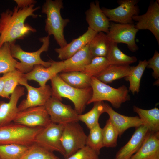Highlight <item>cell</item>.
<instances>
[{
	"mask_svg": "<svg viewBox=\"0 0 159 159\" xmlns=\"http://www.w3.org/2000/svg\"><path fill=\"white\" fill-rule=\"evenodd\" d=\"M52 96L61 101L62 97L69 99L73 103L74 109L79 114L84 110L92 93L91 87L80 89L72 87L64 82L59 74L51 80Z\"/></svg>",
	"mask_w": 159,
	"mask_h": 159,
	"instance_id": "cell-3",
	"label": "cell"
},
{
	"mask_svg": "<svg viewBox=\"0 0 159 159\" xmlns=\"http://www.w3.org/2000/svg\"><path fill=\"white\" fill-rule=\"evenodd\" d=\"M39 7H34V4L20 8L15 6L13 10L7 9L0 15V48L5 43L15 42L23 39L30 32L36 30L25 23L29 16L36 18L34 12Z\"/></svg>",
	"mask_w": 159,
	"mask_h": 159,
	"instance_id": "cell-1",
	"label": "cell"
},
{
	"mask_svg": "<svg viewBox=\"0 0 159 159\" xmlns=\"http://www.w3.org/2000/svg\"><path fill=\"white\" fill-rule=\"evenodd\" d=\"M87 136L78 122L64 125L60 139L66 159L86 146Z\"/></svg>",
	"mask_w": 159,
	"mask_h": 159,
	"instance_id": "cell-7",
	"label": "cell"
},
{
	"mask_svg": "<svg viewBox=\"0 0 159 159\" xmlns=\"http://www.w3.org/2000/svg\"><path fill=\"white\" fill-rule=\"evenodd\" d=\"M139 30L133 24H122L110 22L107 35L110 42L127 44L129 50L135 52L139 48L135 42L136 34Z\"/></svg>",
	"mask_w": 159,
	"mask_h": 159,
	"instance_id": "cell-11",
	"label": "cell"
},
{
	"mask_svg": "<svg viewBox=\"0 0 159 159\" xmlns=\"http://www.w3.org/2000/svg\"><path fill=\"white\" fill-rule=\"evenodd\" d=\"M61 101L51 96L44 106L51 122L64 125L78 122L79 114L77 111L70 105L64 104Z\"/></svg>",
	"mask_w": 159,
	"mask_h": 159,
	"instance_id": "cell-9",
	"label": "cell"
},
{
	"mask_svg": "<svg viewBox=\"0 0 159 159\" xmlns=\"http://www.w3.org/2000/svg\"><path fill=\"white\" fill-rule=\"evenodd\" d=\"M51 61V64L48 67L40 64L34 66L30 72L23 74V78L27 80H33L37 82L40 87L45 86L48 81L58 73L62 72L64 68L63 61Z\"/></svg>",
	"mask_w": 159,
	"mask_h": 159,
	"instance_id": "cell-15",
	"label": "cell"
},
{
	"mask_svg": "<svg viewBox=\"0 0 159 159\" xmlns=\"http://www.w3.org/2000/svg\"><path fill=\"white\" fill-rule=\"evenodd\" d=\"M147 61L140 60L138 64L132 66L130 73L125 77L130 83L129 90L133 94L140 91V82L142 75L147 66Z\"/></svg>",
	"mask_w": 159,
	"mask_h": 159,
	"instance_id": "cell-29",
	"label": "cell"
},
{
	"mask_svg": "<svg viewBox=\"0 0 159 159\" xmlns=\"http://www.w3.org/2000/svg\"><path fill=\"white\" fill-rule=\"evenodd\" d=\"M24 87L17 86L11 94L9 102L0 101V127L13 121L19 112L18 102L24 94Z\"/></svg>",
	"mask_w": 159,
	"mask_h": 159,
	"instance_id": "cell-18",
	"label": "cell"
},
{
	"mask_svg": "<svg viewBox=\"0 0 159 159\" xmlns=\"http://www.w3.org/2000/svg\"><path fill=\"white\" fill-rule=\"evenodd\" d=\"M19 84L26 87L28 94L26 99L23 100L18 106L19 112L29 107L44 106L52 96V88L48 85L44 87H34L29 85L27 80L23 78L19 82Z\"/></svg>",
	"mask_w": 159,
	"mask_h": 159,
	"instance_id": "cell-13",
	"label": "cell"
},
{
	"mask_svg": "<svg viewBox=\"0 0 159 159\" xmlns=\"http://www.w3.org/2000/svg\"><path fill=\"white\" fill-rule=\"evenodd\" d=\"M85 14L88 27L97 32L108 33L110 22L100 8L99 1L91 2L90 8L86 11Z\"/></svg>",
	"mask_w": 159,
	"mask_h": 159,
	"instance_id": "cell-16",
	"label": "cell"
},
{
	"mask_svg": "<svg viewBox=\"0 0 159 159\" xmlns=\"http://www.w3.org/2000/svg\"><path fill=\"white\" fill-rule=\"evenodd\" d=\"M4 77L3 75L0 76V96L2 97L4 87Z\"/></svg>",
	"mask_w": 159,
	"mask_h": 159,
	"instance_id": "cell-40",
	"label": "cell"
},
{
	"mask_svg": "<svg viewBox=\"0 0 159 159\" xmlns=\"http://www.w3.org/2000/svg\"><path fill=\"white\" fill-rule=\"evenodd\" d=\"M30 127L14 122L0 127V145L16 144L29 146L43 129Z\"/></svg>",
	"mask_w": 159,
	"mask_h": 159,
	"instance_id": "cell-6",
	"label": "cell"
},
{
	"mask_svg": "<svg viewBox=\"0 0 159 159\" xmlns=\"http://www.w3.org/2000/svg\"><path fill=\"white\" fill-rule=\"evenodd\" d=\"M148 68H151L153 70L152 75L155 79L159 80V53L155 50L153 57L147 61Z\"/></svg>",
	"mask_w": 159,
	"mask_h": 159,
	"instance_id": "cell-38",
	"label": "cell"
},
{
	"mask_svg": "<svg viewBox=\"0 0 159 159\" xmlns=\"http://www.w3.org/2000/svg\"><path fill=\"white\" fill-rule=\"evenodd\" d=\"M14 1L17 4L16 6L20 8L28 7L36 2V1L33 0H15Z\"/></svg>",
	"mask_w": 159,
	"mask_h": 159,
	"instance_id": "cell-39",
	"label": "cell"
},
{
	"mask_svg": "<svg viewBox=\"0 0 159 159\" xmlns=\"http://www.w3.org/2000/svg\"><path fill=\"white\" fill-rule=\"evenodd\" d=\"M29 147L12 144L0 145V159H21Z\"/></svg>",
	"mask_w": 159,
	"mask_h": 159,
	"instance_id": "cell-32",
	"label": "cell"
},
{
	"mask_svg": "<svg viewBox=\"0 0 159 159\" xmlns=\"http://www.w3.org/2000/svg\"><path fill=\"white\" fill-rule=\"evenodd\" d=\"M23 73L17 69L3 74L4 77L2 97L9 99V95L14 92L22 78Z\"/></svg>",
	"mask_w": 159,
	"mask_h": 159,
	"instance_id": "cell-31",
	"label": "cell"
},
{
	"mask_svg": "<svg viewBox=\"0 0 159 159\" xmlns=\"http://www.w3.org/2000/svg\"><path fill=\"white\" fill-rule=\"evenodd\" d=\"M64 8L62 0H47L42 7V12L46 15L45 30L48 35H52L57 43L62 47L67 44L64 35V29L70 22L62 17L60 11Z\"/></svg>",
	"mask_w": 159,
	"mask_h": 159,
	"instance_id": "cell-2",
	"label": "cell"
},
{
	"mask_svg": "<svg viewBox=\"0 0 159 159\" xmlns=\"http://www.w3.org/2000/svg\"><path fill=\"white\" fill-rule=\"evenodd\" d=\"M19 62L11 55L10 43H4L0 48V74H4L17 69Z\"/></svg>",
	"mask_w": 159,
	"mask_h": 159,
	"instance_id": "cell-28",
	"label": "cell"
},
{
	"mask_svg": "<svg viewBox=\"0 0 159 159\" xmlns=\"http://www.w3.org/2000/svg\"><path fill=\"white\" fill-rule=\"evenodd\" d=\"M106 57L110 64L129 65L137 60L136 57L128 56L122 52L119 49L118 44L112 42Z\"/></svg>",
	"mask_w": 159,
	"mask_h": 159,
	"instance_id": "cell-27",
	"label": "cell"
},
{
	"mask_svg": "<svg viewBox=\"0 0 159 159\" xmlns=\"http://www.w3.org/2000/svg\"><path fill=\"white\" fill-rule=\"evenodd\" d=\"M49 37L48 35L40 38V41L42 43L40 48L33 52H26L22 49L21 46L15 44V42L10 43V50L12 56L14 58L19 60L17 69L23 74L30 72L34 66L41 65L44 67H49L51 63V60L45 62L40 57L41 53L48 51L49 44Z\"/></svg>",
	"mask_w": 159,
	"mask_h": 159,
	"instance_id": "cell-5",
	"label": "cell"
},
{
	"mask_svg": "<svg viewBox=\"0 0 159 159\" xmlns=\"http://www.w3.org/2000/svg\"><path fill=\"white\" fill-rule=\"evenodd\" d=\"M132 68V66L130 65L110 64L95 77L103 83H110L115 80L128 76Z\"/></svg>",
	"mask_w": 159,
	"mask_h": 159,
	"instance_id": "cell-23",
	"label": "cell"
},
{
	"mask_svg": "<svg viewBox=\"0 0 159 159\" xmlns=\"http://www.w3.org/2000/svg\"><path fill=\"white\" fill-rule=\"evenodd\" d=\"M90 130L87 136L86 145L95 151L98 155L103 147L102 142V128L98 123Z\"/></svg>",
	"mask_w": 159,
	"mask_h": 159,
	"instance_id": "cell-34",
	"label": "cell"
},
{
	"mask_svg": "<svg viewBox=\"0 0 159 159\" xmlns=\"http://www.w3.org/2000/svg\"><path fill=\"white\" fill-rule=\"evenodd\" d=\"M91 87L92 93L87 105L96 102L106 101L114 108L118 109L122 103L130 100L128 90L125 85L114 88L92 77Z\"/></svg>",
	"mask_w": 159,
	"mask_h": 159,
	"instance_id": "cell-4",
	"label": "cell"
},
{
	"mask_svg": "<svg viewBox=\"0 0 159 159\" xmlns=\"http://www.w3.org/2000/svg\"><path fill=\"white\" fill-rule=\"evenodd\" d=\"M99 155L86 145L66 159H99Z\"/></svg>",
	"mask_w": 159,
	"mask_h": 159,
	"instance_id": "cell-37",
	"label": "cell"
},
{
	"mask_svg": "<svg viewBox=\"0 0 159 159\" xmlns=\"http://www.w3.org/2000/svg\"><path fill=\"white\" fill-rule=\"evenodd\" d=\"M110 64L106 57H94L90 63L85 67L82 72L91 77H95Z\"/></svg>",
	"mask_w": 159,
	"mask_h": 159,
	"instance_id": "cell-36",
	"label": "cell"
},
{
	"mask_svg": "<svg viewBox=\"0 0 159 159\" xmlns=\"http://www.w3.org/2000/svg\"><path fill=\"white\" fill-rule=\"evenodd\" d=\"M104 105L103 101L94 102L93 107L90 111L84 114L79 115V120L84 123L90 129L99 123L100 116L105 112Z\"/></svg>",
	"mask_w": 159,
	"mask_h": 159,
	"instance_id": "cell-30",
	"label": "cell"
},
{
	"mask_svg": "<svg viewBox=\"0 0 159 159\" xmlns=\"http://www.w3.org/2000/svg\"><path fill=\"white\" fill-rule=\"evenodd\" d=\"M93 58L87 44L69 58L63 61L64 67L62 72H82L85 67L91 62Z\"/></svg>",
	"mask_w": 159,
	"mask_h": 159,
	"instance_id": "cell-22",
	"label": "cell"
},
{
	"mask_svg": "<svg viewBox=\"0 0 159 159\" xmlns=\"http://www.w3.org/2000/svg\"><path fill=\"white\" fill-rule=\"evenodd\" d=\"M105 112L109 116V120L117 130L119 136L131 127H138L143 123L138 116H128L119 113L115 111L107 103H104Z\"/></svg>",
	"mask_w": 159,
	"mask_h": 159,
	"instance_id": "cell-17",
	"label": "cell"
},
{
	"mask_svg": "<svg viewBox=\"0 0 159 159\" xmlns=\"http://www.w3.org/2000/svg\"><path fill=\"white\" fill-rule=\"evenodd\" d=\"M97 33L88 27L84 33L73 39L64 47L54 49L58 54V58L62 61L69 58L87 45Z\"/></svg>",
	"mask_w": 159,
	"mask_h": 159,
	"instance_id": "cell-20",
	"label": "cell"
},
{
	"mask_svg": "<svg viewBox=\"0 0 159 159\" xmlns=\"http://www.w3.org/2000/svg\"><path fill=\"white\" fill-rule=\"evenodd\" d=\"M137 21L135 26L139 30H148L154 36L159 44V1H151L146 12L132 17Z\"/></svg>",
	"mask_w": 159,
	"mask_h": 159,
	"instance_id": "cell-14",
	"label": "cell"
},
{
	"mask_svg": "<svg viewBox=\"0 0 159 159\" xmlns=\"http://www.w3.org/2000/svg\"><path fill=\"white\" fill-rule=\"evenodd\" d=\"M21 159H61L53 152L35 143L29 146Z\"/></svg>",
	"mask_w": 159,
	"mask_h": 159,
	"instance_id": "cell-33",
	"label": "cell"
},
{
	"mask_svg": "<svg viewBox=\"0 0 159 159\" xmlns=\"http://www.w3.org/2000/svg\"><path fill=\"white\" fill-rule=\"evenodd\" d=\"M110 43L106 34L98 32L88 44L92 57H106Z\"/></svg>",
	"mask_w": 159,
	"mask_h": 159,
	"instance_id": "cell-26",
	"label": "cell"
},
{
	"mask_svg": "<svg viewBox=\"0 0 159 159\" xmlns=\"http://www.w3.org/2000/svg\"><path fill=\"white\" fill-rule=\"evenodd\" d=\"M149 132L144 125L136 128L130 140L117 152L114 159H130L140 148Z\"/></svg>",
	"mask_w": 159,
	"mask_h": 159,
	"instance_id": "cell-19",
	"label": "cell"
},
{
	"mask_svg": "<svg viewBox=\"0 0 159 159\" xmlns=\"http://www.w3.org/2000/svg\"><path fill=\"white\" fill-rule=\"evenodd\" d=\"M13 122L30 127L43 128L51 122L44 106L29 107L19 112Z\"/></svg>",
	"mask_w": 159,
	"mask_h": 159,
	"instance_id": "cell-12",
	"label": "cell"
},
{
	"mask_svg": "<svg viewBox=\"0 0 159 159\" xmlns=\"http://www.w3.org/2000/svg\"><path fill=\"white\" fill-rule=\"evenodd\" d=\"M118 133L108 119L102 128V142L103 147H115L117 145Z\"/></svg>",
	"mask_w": 159,
	"mask_h": 159,
	"instance_id": "cell-35",
	"label": "cell"
},
{
	"mask_svg": "<svg viewBox=\"0 0 159 159\" xmlns=\"http://www.w3.org/2000/svg\"><path fill=\"white\" fill-rule=\"evenodd\" d=\"M139 0H119V6L113 9L101 8L110 21L122 24H133L132 17L139 15Z\"/></svg>",
	"mask_w": 159,
	"mask_h": 159,
	"instance_id": "cell-10",
	"label": "cell"
},
{
	"mask_svg": "<svg viewBox=\"0 0 159 159\" xmlns=\"http://www.w3.org/2000/svg\"><path fill=\"white\" fill-rule=\"evenodd\" d=\"M134 111L137 113L142 121L143 125L149 132H159V109L155 107L150 110H145L136 106L133 107Z\"/></svg>",
	"mask_w": 159,
	"mask_h": 159,
	"instance_id": "cell-24",
	"label": "cell"
},
{
	"mask_svg": "<svg viewBox=\"0 0 159 159\" xmlns=\"http://www.w3.org/2000/svg\"><path fill=\"white\" fill-rule=\"evenodd\" d=\"M66 83L74 88L83 89L91 87V77L80 71L62 72L59 74Z\"/></svg>",
	"mask_w": 159,
	"mask_h": 159,
	"instance_id": "cell-25",
	"label": "cell"
},
{
	"mask_svg": "<svg viewBox=\"0 0 159 159\" xmlns=\"http://www.w3.org/2000/svg\"><path fill=\"white\" fill-rule=\"evenodd\" d=\"M64 126L50 123L37 135L34 143L51 152H58L64 156L65 152L60 140Z\"/></svg>",
	"mask_w": 159,
	"mask_h": 159,
	"instance_id": "cell-8",
	"label": "cell"
},
{
	"mask_svg": "<svg viewBox=\"0 0 159 159\" xmlns=\"http://www.w3.org/2000/svg\"><path fill=\"white\" fill-rule=\"evenodd\" d=\"M130 159H159V132H149L140 148Z\"/></svg>",
	"mask_w": 159,
	"mask_h": 159,
	"instance_id": "cell-21",
	"label": "cell"
}]
</instances>
